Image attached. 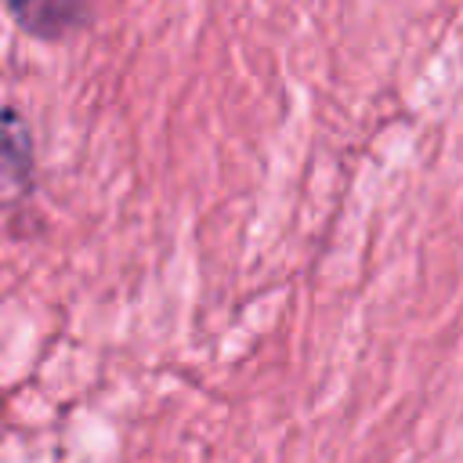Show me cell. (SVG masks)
Segmentation results:
<instances>
[{
  "mask_svg": "<svg viewBox=\"0 0 463 463\" xmlns=\"http://www.w3.org/2000/svg\"><path fill=\"white\" fill-rule=\"evenodd\" d=\"M4 7L14 25L36 40H61L87 14V0H4Z\"/></svg>",
  "mask_w": 463,
  "mask_h": 463,
  "instance_id": "obj_1",
  "label": "cell"
},
{
  "mask_svg": "<svg viewBox=\"0 0 463 463\" xmlns=\"http://www.w3.org/2000/svg\"><path fill=\"white\" fill-rule=\"evenodd\" d=\"M4 170H7V181H25V177L33 174V141H29V130L22 127V119H18L14 109H7Z\"/></svg>",
  "mask_w": 463,
  "mask_h": 463,
  "instance_id": "obj_2",
  "label": "cell"
}]
</instances>
